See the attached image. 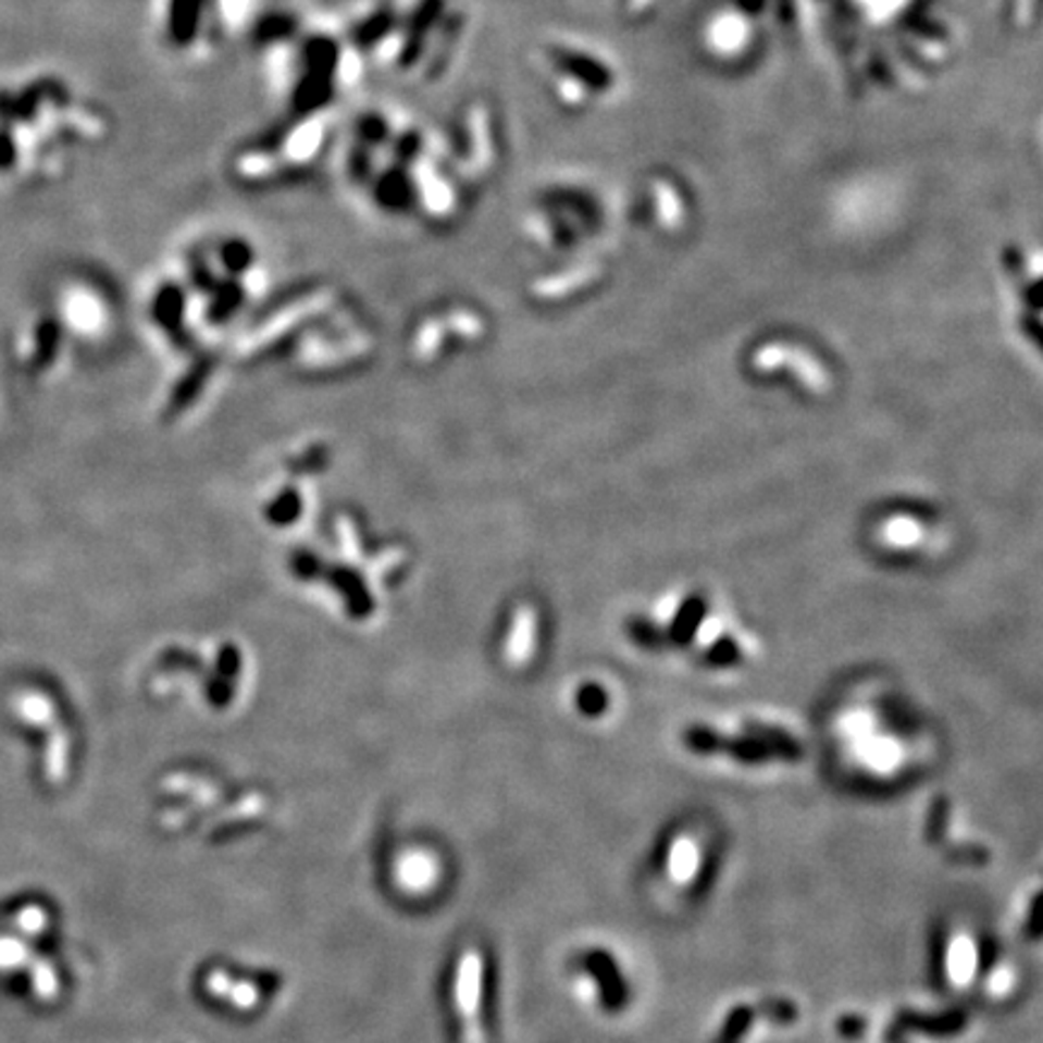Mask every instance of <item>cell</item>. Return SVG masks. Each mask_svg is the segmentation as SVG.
Segmentation results:
<instances>
[{
	"label": "cell",
	"mask_w": 1043,
	"mask_h": 1043,
	"mask_svg": "<svg viewBox=\"0 0 1043 1043\" xmlns=\"http://www.w3.org/2000/svg\"><path fill=\"white\" fill-rule=\"evenodd\" d=\"M575 969V983H589L585 985L582 995L595 1001L601 1013L607 1015H617L625 1007L631 997V988L625 976L621 971V964L611 957L607 949H595V952H585L582 957H578Z\"/></svg>",
	"instance_id": "3"
},
{
	"label": "cell",
	"mask_w": 1043,
	"mask_h": 1043,
	"mask_svg": "<svg viewBox=\"0 0 1043 1043\" xmlns=\"http://www.w3.org/2000/svg\"><path fill=\"white\" fill-rule=\"evenodd\" d=\"M440 862L427 850H406L394 862V880L406 894H425L440 882Z\"/></svg>",
	"instance_id": "6"
},
{
	"label": "cell",
	"mask_w": 1043,
	"mask_h": 1043,
	"mask_svg": "<svg viewBox=\"0 0 1043 1043\" xmlns=\"http://www.w3.org/2000/svg\"><path fill=\"white\" fill-rule=\"evenodd\" d=\"M49 910L41 904H22L13 914V926L22 935H44L49 928Z\"/></svg>",
	"instance_id": "9"
},
{
	"label": "cell",
	"mask_w": 1043,
	"mask_h": 1043,
	"mask_svg": "<svg viewBox=\"0 0 1043 1043\" xmlns=\"http://www.w3.org/2000/svg\"><path fill=\"white\" fill-rule=\"evenodd\" d=\"M203 991L215 997V1001L227 1003L229 1007L241 1009V1013H249V1009H257L261 1001V988L249 979H235L233 973H227L225 969H208L201 979Z\"/></svg>",
	"instance_id": "7"
},
{
	"label": "cell",
	"mask_w": 1043,
	"mask_h": 1043,
	"mask_svg": "<svg viewBox=\"0 0 1043 1043\" xmlns=\"http://www.w3.org/2000/svg\"><path fill=\"white\" fill-rule=\"evenodd\" d=\"M985 959L988 957L981 949V942L969 930L957 928L944 935L940 947V969L944 983L954 988V991H966V988L979 981Z\"/></svg>",
	"instance_id": "5"
},
{
	"label": "cell",
	"mask_w": 1043,
	"mask_h": 1043,
	"mask_svg": "<svg viewBox=\"0 0 1043 1043\" xmlns=\"http://www.w3.org/2000/svg\"><path fill=\"white\" fill-rule=\"evenodd\" d=\"M486 993V959L479 949H469L457 964L455 1007L462 1019V1043H486L481 1025V1005Z\"/></svg>",
	"instance_id": "4"
},
{
	"label": "cell",
	"mask_w": 1043,
	"mask_h": 1043,
	"mask_svg": "<svg viewBox=\"0 0 1043 1043\" xmlns=\"http://www.w3.org/2000/svg\"><path fill=\"white\" fill-rule=\"evenodd\" d=\"M981 981L991 1001H1007L1017 988V969L1007 959H985Z\"/></svg>",
	"instance_id": "8"
},
{
	"label": "cell",
	"mask_w": 1043,
	"mask_h": 1043,
	"mask_svg": "<svg viewBox=\"0 0 1043 1043\" xmlns=\"http://www.w3.org/2000/svg\"><path fill=\"white\" fill-rule=\"evenodd\" d=\"M655 872L674 894L696 892L710 865V839L696 827H679L662 839L655 853Z\"/></svg>",
	"instance_id": "2"
},
{
	"label": "cell",
	"mask_w": 1043,
	"mask_h": 1043,
	"mask_svg": "<svg viewBox=\"0 0 1043 1043\" xmlns=\"http://www.w3.org/2000/svg\"><path fill=\"white\" fill-rule=\"evenodd\" d=\"M254 0H158L162 41L184 57H206L235 37L251 17Z\"/></svg>",
	"instance_id": "1"
}]
</instances>
